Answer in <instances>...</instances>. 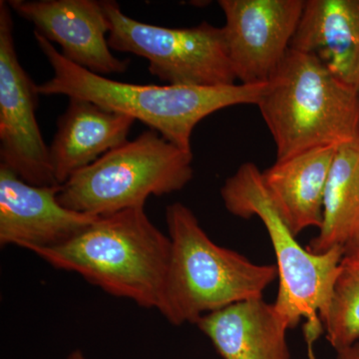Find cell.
<instances>
[{
  "instance_id": "cell-5",
  "label": "cell",
  "mask_w": 359,
  "mask_h": 359,
  "mask_svg": "<svg viewBox=\"0 0 359 359\" xmlns=\"http://www.w3.org/2000/svg\"><path fill=\"white\" fill-rule=\"evenodd\" d=\"M224 207L233 216L261 219L276 257L280 278L275 308L290 328L306 320L309 353L318 339L341 271L344 247L314 254L297 243L269 199L262 172L254 163H245L221 189Z\"/></svg>"
},
{
  "instance_id": "cell-17",
  "label": "cell",
  "mask_w": 359,
  "mask_h": 359,
  "mask_svg": "<svg viewBox=\"0 0 359 359\" xmlns=\"http://www.w3.org/2000/svg\"><path fill=\"white\" fill-rule=\"evenodd\" d=\"M323 325L328 342L337 351L358 342L359 269L341 266Z\"/></svg>"
},
{
  "instance_id": "cell-15",
  "label": "cell",
  "mask_w": 359,
  "mask_h": 359,
  "mask_svg": "<svg viewBox=\"0 0 359 359\" xmlns=\"http://www.w3.org/2000/svg\"><path fill=\"white\" fill-rule=\"evenodd\" d=\"M337 149L316 148L276 160L262 172L269 199L294 236L323 224L325 187Z\"/></svg>"
},
{
  "instance_id": "cell-13",
  "label": "cell",
  "mask_w": 359,
  "mask_h": 359,
  "mask_svg": "<svg viewBox=\"0 0 359 359\" xmlns=\"http://www.w3.org/2000/svg\"><path fill=\"white\" fill-rule=\"evenodd\" d=\"M196 325L223 359H290L289 325L263 297L205 314Z\"/></svg>"
},
{
  "instance_id": "cell-2",
  "label": "cell",
  "mask_w": 359,
  "mask_h": 359,
  "mask_svg": "<svg viewBox=\"0 0 359 359\" xmlns=\"http://www.w3.org/2000/svg\"><path fill=\"white\" fill-rule=\"evenodd\" d=\"M33 254L71 271L113 297L160 311L171 259V241L143 207L98 217L65 244Z\"/></svg>"
},
{
  "instance_id": "cell-12",
  "label": "cell",
  "mask_w": 359,
  "mask_h": 359,
  "mask_svg": "<svg viewBox=\"0 0 359 359\" xmlns=\"http://www.w3.org/2000/svg\"><path fill=\"white\" fill-rule=\"evenodd\" d=\"M135 122L123 113L84 99L69 98L49 146L52 172L58 185L126 143Z\"/></svg>"
},
{
  "instance_id": "cell-3",
  "label": "cell",
  "mask_w": 359,
  "mask_h": 359,
  "mask_svg": "<svg viewBox=\"0 0 359 359\" xmlns=\"http://www.w3.org/2000/svg\"><path fill=\"white\" fill-rule=\"evenodd\" d=\"M171 259L159 313L171 325H196L205 314L263 297L278 276L275 264H257L212 242L190 208H166Z\"/></svg>"
},
{
  "instance_id": "cell-10",
  "label": "cell",
  "mask_w": 359,
  "mask_h": 359,
  "mask_svg": "<svg viewBox=\"0 0 359 359\" xmlns=\"http://www.w3.org/2000/svg\"><path fill=\"white\" fill-rule=\"evenodd\" d=\"M8 6L35 32L60 46L63 57L98 75L124 73L129 59L113 55L108 43L110 23L102 1L9 0Z\"/></svg>"
},
{
  "instance_id": "cell-7",
  "label": "cell",
  "mask_w": 359,
  "mask_h": 359,
  "mask_svg": "<svg viewBox=\"0 0 359 359\" xmlns=\"http://www.w3.org/2000/svg\"><path fill=\"white\" fill-rule=\"evenodd\" d=\"M110 23L112 50L145 58L151 74L174 86L237 84L223 27L203 21L193 27L147 25L123 13L116 1H102Z\"/></svg>"
},
{
  "instance_id": "cell-6",
  "label": "cell",
  "mask_w": 359,
  "mask_h": 359,
  "mask_svg": "<svg viewBox=\"0 0 359 359\" xmlns=\"http://www.w3.org/2000/svg\"><path fill=\"white\" fill-rule=\"evenodd\" d=\"M192 162V152L148 129L70 177L60 186L58 201L95 217L144 208L151 196L185 188L193 179Z\"/></svg>"
},
{
  "instance_id": "cell-16",
  "label": "cell",
  "mask_w": 359,
  "mask_h": 359,
  "mask_svg": "<svg viewBox=\"0 0 359 359\" xmlns=\"http://www.w3.org/2000/svg\"><path fill=\"white\" fill-rule=\"evenodd\" d=\"M359 226V138L337 147L323 199L320 233L308 245L323 254L344 247Z\"/></svg>"
},
{
  "instance_id": "cell-20",
  "label": "cell",
  "mask_w": 359,
  "mask_h": 359,
  "mask_svg": "<svg viewBox=\"0 0 359 359\" xmlns=\"http://www.w3.org/2000/svg\"><path fill=\"white\" fill-rule=\"evenodd\" d=\"M65 359H88V358L85 355L83 351L75 349V351H71Z\"/></svg>"
},
{
  "instance_id": "cell-19",
  "label": "cell",
  "mask_w": 359,
  "mask_h": 359,
  "mask_svg": "<svg viewBox=\"0 0 359 359\" xmlns=\"http://www.w3.org/2000/svg\"><path fill=\"white\" fill-rule=\"evenodd\" d=\"M337 359H359V342L337 351Z\"/></svg>"
},
{
  "instance_id": "cell-11",
  "label": "cell",
  "mask_w": 359,
  "mask_h": 359,
  "mask_svg": "<svg viewBox=\"0 0 359 359\" xmlns=\"http://www.w3.org/2000/svg\"><path fill=\"white\" fill-rule=\"evenodd\" d=\"M60 186L26 183L0 165V245L35 250L67 243L98 217L67 209L58 201Z\"/></svg>"
},
{
  "instance_id": "cell-18",
  "label": "cell",
  "mask_w": 359,
  "mask_h": 359,
  "mask_svg": "<svg viewBox=\"0 0 359 359\" xmlns=\"http://www.w3.org/2000/svg\"><path fill=\"white\" fill-rule=\"evenodd\" d=\"M341 266L359 269V226L344 245Z\"/></svg>"
},
{
  "instance_id": "cell-14",
  "label": "cell",
  "mask_w": 359,
  "mask_h": 359,
  "mask_svg": "<svg viewBox=\"0 0 359 359\" xmlns=\"http://www.w3.org/2000/svg\"><path fill=\"white\" fill-rule=\"evenodd\" d=\"M290 48L359 89V0H306Z\"/></svg>"
},
{
  "instance_id": "cell-8",
  "label": "cell",
  "mask_w": 359,
  "mask_h": 359,
  "mask_svg": "<svg viewBox=\"0 0 359 359\" xmlns=\"http://www.w3.org/2000/svg\"><path fill=\"white\" fill-rule=\"evenodd\" d=\"M39 88L16 53L8 2L0 1V159L26 183L59 186L54 178L36 110Z\"/></svg>"
},
{
  "instance_id": "cell-1",
  "label": "cell",
  "mask_w": 359,
  "mask_h": 359,
  "mask_svg": "<svg viewBox=\"0 0 359 359\" xmlns=\"http://www.w3.org/2000/svg\"><path fill=\"white\" fill-rule=\"evenodd\" d=\"M34 39L53 70L51 79L37 85L39 94L84 99L128 115L187 152H192L191 138L202 120L231 106H257L269 87V82L219 87L124 83L74 65L35 32Z\"/></svg>"
},
{
  "instance_id": "cell-4",
  "label": "cell",
  "mask_w": 359,
  "mask_h": 359,
  "mask_svg": "<svg viewBox=\"0 0 359 359\" xmlns=\"http://www.w3.org/2000/svg\"><path fill=\"white\" fill-rule=\"evenodd\" d=\"M257 106L275 142L276 160L359 138V89L318 58L292 48Z\"/></svg>"
},
{
  "instance_id": "cell-9",
  "label": "cell",
  "mask_w": 359,
  "mask_h": 359,
  "mask_svg": "<svg viewBox=\"0 0 359 359\" xmlns=\"http://www.w3.org/2000/svg\"><path fill=\"white\" fill-rule=\"evenodd\" d=\"M304 0H219L226 47L241 84L268 83L290 49Z\"/></svg>"
}]
</instances>
